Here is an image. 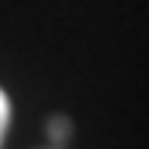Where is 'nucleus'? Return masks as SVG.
I'll list each match as a JSON object with an SVG mask.
<instances>
[{
  "mask_svg": "<svg viewBox=\"0 0 149 149\" xmlns=\"http://www.w3.org/2000/svg\"><path fill=\"white\" fill-rule=\"evenodd\" d=\"M48 136H51L54 146L67 143V140H70V120L63 118V114H54V118L48 120Z\"/></svg>",
  "mask_w": 149,
  "mask_h": 149,
  "instance_id": "1",
  "label": "nucleus"
},
{
  "mask_svg": "<svg viewBox=\"0 0 149 149\" xmlns=\"http://www.w3.org/2000/svg\"><path fill=\"white\" fill-rule=\"evenodd\" d=\"M10 118H13V105H10V95L0 89V146H3V136H6Z\"/></svg>",
  "mask_w": 149,
  "mask_h": 149,
  "instance_id": "2",
  "label": "nucleus"
}]
</instances>
